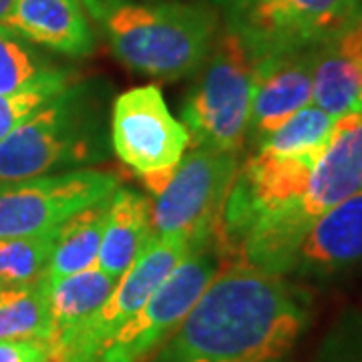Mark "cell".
Returning <instances> with one entry per match:
<instances>
[{
    "label": "cell",
    "mask_w": 362,
    "mask_h": 362,
    "mask_svg": "<svg viewBox=\"0 0 362 362\" xmlns=\"http://www.w3.org/2000/svg\"><path fill=\"white\" fill-rule=\"evenodd\" d=\"M308 322L310 298L290 278L221 259L153 362H282Z\"/></svg>",
    "instance_id": "obj_1"
},
{
    "label": "cell",
    "mask_w": 362,
    "mask_h": 362,
    "mask_svg": "<svg viewBox=\"0 0 362 362\" xmlns=\"http://www.w3.org/2000/svg\"><path fill=\"white\" fill-rule=\"evenodd\" d=\"M107 89L99 81L66 85L0 139V183L103 161L109 153Z\"/></svg>",
    "instance_id": "obj_2"
},
{
    "label": "cell",
    "mask_w": 362,
    "mask_h": 362,
    "mask_svg": "<svg viewBox=\"0 0 362 362\" xmlns=\"http://www.w3.org/2000/svg\"><path fill=\"white\" fill-rule=\"evenodd\" d=\"M117 61L161 81L194 75L220 33L218 13L194 2H113L90 13Z\"/></svg>",
    "instance_id": "obj_3"
},
{
    "label": "cell",
    "mask_w": 362,
    "mask_h": 362,
    "mask_svg": "<svg viewBox=\"0 0 362 362\" xmlns=\"http://www.w3.org/2000/svg\"><path fill=\"white\" fill-rule=\"evenodd\" d=\"M358 192H362V111L338 117L332 139L296 209L284 218L254 221L228 254L254 268L288 278L294 252L308 226Z\"/></svg>",
    "instance_id": "obj_4"
},
{
    "label": "cell",
    "mask_w": 362,
    "mask_h": 362,
    "mask_svg": "<svg viewBox=\"0 0 362 362\" xmlns=\"http://www.w3.org/2000/svg\"><path fill=\"white\" fill-rule=\"evenodd\" d=\"M256 61L242 37L223 26L183 103L189 147L242 153L247 141Z\"/></svg>",
    "instance_id": "obj_5"
},
{
    "label": "cell",
    "mask_w": 362,
    "mask_h": 362,
    "mask_svg": "<svg viewBox=\"0 0 362 362\" xmlns=\"http://www.w3.org/2000/svg\"><path fill=\"white\" fill-rule=\"evenodd\" d=\"M242 153L189 147L151 204L153 235H180L189 246L216 244L221 209Z\"/></svg>",
    "instance_id": "obj_6"
},
{
    "label": "cell",
    "mask_w": 362,
    "mask_h": 362,
    "mask_svg": "<svg viewBox=\"0 0 362 362\" xmlns=\"http://www.w3.org/2000/svg\"><path fill=\"white\" fill-rule=\"evenodd\" d=\"M216 244L189 247L151 298L111 337L78 362H145L192 310L220 270Z\"/></svg>",
    "instance_id": "obj_7"
},
{
    "label": "cell",
    "mask_w": 362,
    "mask_h": 362,
    "mask_svg": "<svg viewBox=\"0 0 362 362\" xmlns=\"http://www.w3.org/2000/svg\"><path fill=\"white\" fill-rule=\"evenodd\" d=\"M109 139L115 156L139 173L156 195L189 149V131L171 115L156 85L117 97L109 115Z\"/></svg>",
    "instance_id": "obj_8"
},
{
    "label": "cell",
    "mask_w": 362,
    "mask_h": 362,
    "mask_svg": "<svg viewBox=\"0 0 362 362\" xmlns=\"http://www.w3.org/2000/svg\"><path fill=\"white\" fill-rule=\"evenodd\" d=\"M226 26L254 61L308 51L356 16L358 0H233Z\"/></svg>",
    "instance_id": "obj_9"
},
{
    "label": "cell",
    "mask_w": 362,
    "mask_h": 362,
    "mask_svg": "<svg viewBox=\"0 0 362 362\" xmlns=\"http://www.w3.org/2000/svg\"><path fill=\"white\" fill-rule=\"evenodd\" d=\"M117 187L113 173L97 169L0 183V240L52 232L81 209L109 199Z\"/></svg>",
    "instance_id": "obj_10"
},
{
    "label": "cell",
    "mask_w": 362,
    "mask_h": 362,
    "mask_svg": "<svg viewBox=\"0 0 362 362\" xmlns=\"http://www.w3.org/2000/svg\"><path fill=\"white\" fill-rule=\"evenodd\" d=\"M189 247V242L180 235H156L141 256L117 280L99 312L81 328L61 362H78L85 358L119 326L127 322L173 272Z\"/></svg>",
    "instance_id": "obj_11"
},
{
    "label": "cell",
    "mask_w": 362,
    "mask_h": 362,
    "mask_svg": "<svg viewBox=\"0 0 362 362\" xmlns=\"http://www.w3.org/2000/svg\"><path fill=\"white\" fill-rule=\"evenodd\" d=\"M362 268V192L312 221L298 244L288 278L328 282Z\"/></svg>",
    "instance_id": "obj_12"
},
{
    "label": "cell",
    "mask_w": 362,
    "mask_h": 362,
    "mask_svg": "<svg viewBox=\"0 0 362 362\" xmlns=\"http://www.w3.org/2000/svg\"><path fill=\"white\" fill-rule=\"evenodd\" d=\"M308 105H312L310 49L256 61L247 141L258 145Z\"/></svg>",
    "instance_id": "obj_13"
},
{
    "label": "cell",
    "mask_w": 362,
    "mask_h": 362,
    "mask_svg": "<svg viewBox=\"0 0 362 362\" xmlns=\"http://www.w3.org/2000/svg\"><path fill=\"white\" fill-rule=\"evenodd\" d=\"M312 105L330 117L362 111V14L312 47Z\"/></svg>",
    "instance_id": "obj_14"
},
{
    "label": "cell",
    "mask_w": 362,
    "mask_h": 362,
    "mask_svg": "<svg viewBox=\"0 0 362 362\" xmlns=\"http://www.w3.org/2000/svg\"><path fill=\"white\" fill-rule=\"evenodd\" d=\"M2 25L33 45L66 57H87L95 49L81 0H14Z\"/></svg>",
    "instance_id": "obj_15"
},
{
    "label": "cell",
    "mask_w": 362,
    "mask_h": 362,
    "mask_svg": "<svg viewBox=\"0 0 362 362\" xmlns=\"http://www.w3.org/2000/svg\"><path fill=\"white\" fill-rule=\"evenodd\" d=\"M115 282L97 266H90L89 270L66 276L54 284H45L49 306L47 344L52 361L61 362L81 328L103 306Z\"/></svg>",
    "instance_id": "obj_16"
},
{
    "label": "cell",
    "mask_w": 362,
    "mask_h": 362,
    "mask_svg": "<svg viewBox=\"0 0 362 362\" xmlns=\"http://www.w3.org/2000/svg\"><path fill=\"white\" fill-rule=\"evenodd\" d=\"M151 204L141 194L117 187L109 197L97 268L119 280L153 240Z\"/></svg>",
    "instance_id": "obj_17"
},
{
    "label": "cell",
    "mask_w": 362,
    "mask_h": 362,
    "mask_svg": "<svg viewBox=\"0 0 362 362\" xmlns=\"http://www.w3.org/2000/svg\"><path fill=\"white\" fill-rule=\"evenodd\" d=\"M107 206L109 199L85 207L57 228L49 266L42 278L45 284H54L97 264Z\"/></svg>",
    "instance_id": "obj_18"
},
{
    "label": "cell",
    "mask_w": 362,
    "mask_h": 362,
    "mask_svg": "<svg viewBox=\"0 0 362 362\" xmlns=\"http://www.w3.org/2000/svg\"><path fill=\"white\" fill-rule=\"evenodd\" d=\"M337 119L330 117L316 105L300 109L286 123H282L268 137L256 145L270 153L290 157H320L324 156L328 143L332 139Z\"/></svg>",
    "instance_id": "obj_19"
},
{
    "label": "cell",
    "mask_w": 362,
    "mask_h": 362,
    "mask_svg": "<svg viewBox=\"0 0 362 362\" xmlns=\"http://www.w3.org/2000/svg\"><path fill=\"white\" fill-rule=\"evenodd\" d=\"M49 338L47 286H14L0 290V340H45Z\"/></svg>",
    "instance_id": "obj_20"
},
{
    "label": "cell",
    "mask_w": 362,
    "mask_h": 362,
    "mask_svg": "<svg viewBox=\"0 0 362 362\" xmlns=\"http://www.w3.org/2000/svg\"><path fill=\"white\" fill-rule=\"evenodd\" d=\"M54 232L0 240V290L37 284L49 266Z\"/></svg>",
    "instance_id": "obj_21"
},
{
    "label": "cell",
    "mask_w": 362,
    "mask_h": 362,
    "mask_svg": "<svg viewBox=\"0 0 362 362\" xmlns=\"http://www.w3.org/2000/svg\"><path fill=\"white\" fill-rule=\"evenodd\" d=\"M61 73L66 71L52 66L33 49V42L0 23V95L26 89Z\"/></svg>",
    "instance_id": "obj_22"
},
{
    "label": "cell",
    "mask_w": 362,
    "mask_h": 362,
    "mask_svg": "<svg viewBox=\"0 0 362 362\" xmlns=\"http://www.w3.org/2000/svg\"><path fill=\"white\" fill-rule=\"evenodd\" d=\"M66 85H71L69 73H61L51 78H45L37 85H30L26 89L0 95V139L6 137L35 111H39L42 105L51 101Z\"/></svg>",
    "instance_id": "obj_23"
},
{
    "label": "cell",
    "mask_w": 362,
    "mask_h": 362,
    "mask_svg": "<svg viewBox=\"0 0 362 362\" xmlns=\"http://www.w3.org/2000/svg\"><path fill=\"white\" fill-rule=\"evenodd\" d=\"M312 362H362V310H349L338 318Z\"/></svg>",
    "instance_id": "obj_24"
},
{
    "label": "cell",
    "mask_w": 362,
    "mask_h": 362,
    "mask_svg": "<svg viewBox=\"0 0 362 362\" xmlns=\"http://www.w3.org/2000/svg\"><path fill=\"white\" fill-rule=\"evenodd\" d=\"M0 362H54L45 340H0Z\"/></svg>",
    "instance_id": "obj_25"
},
{
    "label": "cell",
    "mask_w": 362,
    "mask_h": 362,
    "mask_svg": "<svg viewBox=\"0 0 362 362\" xmlns=\"http://www.w3.org/2000/svg\"><path fill=\"white\" fill-rule=\"evenodd\" d=\"M85 4V8L89 13H95L97 8H101L105 4H113V2H131V0H81Z\"/></svg>",
    "instance_id": "obj_26"
},
{
    "label": "cell",
    "mask_w": 362,
    "mask_h": 362,
    "mask_svg": "<svg viewBox=\"0 0 362 362\" xmlns=\"http://www.w3.org/2000/svg\"><path fill=\"white\" fill-rule=\"evenodd\" d=\"M13 4H14V0H0V23L6 18V14L11 13Z\"/></svg>",
    "instance_id": "obj_27"
},
{
    "label": "cell",
    "mask_w": 362,
    "mask_h": 362,
    "mask_svg": "<svg viewBox=\"0 0 362 362\" xmlns=\"http://www.w3.org/2000/svg\"><path fill=\"white\" fill-rule=\"evenodd\" d=\"M209 4H218V6H223V8H228L230 4H232L233 0H207Z\"/></svg>",
    "instance_id": "obj_28"
},
{
    "label": "cell",
    "mask_w": 362,
    "mask_h": 362,
    "mask_svg": "<svg viewBox=\"0 0 362 362\" xmlns=\"http://www.w3.org/2000/svg\"><path fill=\"white\" fill-rule=\"evenodd\" d=\"M356 14H362V0H358V11H356Z\"/></svg>",
    "instance_id": "obj_29"
}]
</instances>
